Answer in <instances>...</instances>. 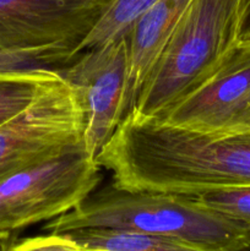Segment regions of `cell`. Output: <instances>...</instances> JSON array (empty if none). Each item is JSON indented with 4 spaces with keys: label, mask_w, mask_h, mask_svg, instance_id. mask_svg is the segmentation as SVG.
<instances>
[{
    "label": "cell",
    "mask_w": 250,
    "mask_h": 251,
    "mask_svg": "<svg viewBox=\"0 0 250 251\" xmlns=\"http://www.w3.org/2000/svg\"><path fill=\"white\" fill-rule=\"evenodd\" d=\"M87 228L166 235L212 251L250 250L249 225L183 194L132 193L110 186L44 226L54 234Z\"/></svg>",
    "instance_id": "1"
},
{
    "label": "cell",
    "mask_w": 250,
    "mask_h": 251,
    "mask_svg": "<svg viewBox=\"0 0 250 251\" xmlns=\"http://www.w3.org/2000/svg\"><path fill=\"white\" fill-rule=\"evenodd\" d=\"M240 43L239 0H190L130 112L161 118Z\"/></svg>",
    "instance_id": "2"
},
{
    "label": "cell",
    "mask_w": 250,
    "mask_h": 251,
    "mask_svg": "<svg viewBox=\"0 0 250 251\" xmlns=\"http://www.w3.org/2000/svg\"><path fill=\"white\" fill-rule=\"evenodd\" d=\"M100 169L82 141L0 179V242L77 207L100 184Z\"/></svg>",
    "instance_id": "3"
},
{
    "label": "cell",
    "mask_w": 250,
    "mask_h": 251,
    "mask_svg": "<svg viewBox=\"0 0 250 251\" xmlns=\"http://www.w3.org/2000/svg\"><path fill=\"white\" fill-rule=\"evenodd\" d=\"M83 132L80 98L58 74L29 107L0 126V179L80 144Z\"/></svg>",
    "instance_id": "4"
},
{
    "label": "cell",
    "mask_w": 250,
    "mask_h": 251,
    "mask_svg": "<svg viewBox=\"0 0 250 251\" xmlns=\"http://www.w3.org/2000/svg\"><path fill=\"white\" fill-rule=\"evenodd\" d=\"M127 37L86 49L58 71L76 91L85 113L83 144L96 158L125 115Z\"/></svg>",
    "instance_id": "5"
},
{
    "label": "cell",
    "mask_w": 250,
    "mask_h": 251,
    "mask_svg": "<svg viewBox=\"0 0 250 251\" xmlns=\"http://www.w3.org/2000/svg\"><path fill=\"white\" fill-rule=\"evenodd\" d=\"M109 1L0 0V50L68 47L76 54Z\"/></svg>",
    "instance_id": "6"
},
{
    "label": "cell",
    "mask_w": 250,
    "mask_h": 251,
    "mask_svg": "<svg viewBox=\"0 0 250 251\" xmlns=\"http://www.w3.org/2000/svg\"><path fill=\"white\" fill-rule=\"evenodd\" d=\"M250 114V43L240 42L222 65L158 119L201 131L243 127Z\"/></svg>",
    "instance_id": "7"
},
{
    "label": "cell",
    "mask_w": 250,
    "mask_h": 251,
    "mask_svg": "<svg viewBox=\"0 0 250 251\" xmlns=\"http://www.w3.org/2000/svg\"><path fill=\"white\" fill-rule=\"evenodd\" d=\"M190 0H158L127 33V85L125 114L132 109L152 68Z\"/></svg>",
    "instance_id": "8"
},
{
    "label": "cell",
    "mask_w": 250,
    "mask_h": 251,
    "mask_svg": "<svg viewBox=\"0 0 250 251\" xmlns=\"http://www.w3.org/2000/svg\"><path fill=\"white\" fill-rule=\"evenodd\" d=\"M66 234L81 250L102 251H212L195 244L166 237L108 228H87L71 230Z\"/></svg>",
    "instance_id": "9"
},
{
    "label": "cell",
    "mask_w": 250,
    "mask_h": 251,
    "mask_svg": "<svg viewBox=\"0 0 250 251\" xmlns=\"http://www.w3.org/2000/svg\"><path fill=\"white\" fill-rule=\"evenodd\" d=\"M158 0H110L76 54L95 48L119 37H126L135 22Z\"/></svg>",
    "instance_id": "10"
},
{
    "label": "cell",
    "mask_w": 250,
    "mask_h": 251,
    "mask_svg": "<svg viewBox=\"0 0 250 251\" xmlns=\"http://www.w3.org/2000/svg\"><path fill=\"white\" fill-rule=\"evenodd\" d=\"M55 70L0 75V126L29 107L43 86L56 76Z\"/></svg>",
    "instance_id": "11"
},
{
    "label": "cell",
    "mask_w": 250,
    "mask_h": 251,
    "mask_svg": "<svg viewBox=\"0 0 250 251\" xmlns=\"http://www.w3.org/2000/svg\"><path fill=\"white\" fill-rule=\"evenodd\" d=\"M76 54L68 47L0 50V75L36 73L65 68Z\"/></svg>",
    "instance_id": "12"
},
{
    "label": "cell",
    "mask_w": 250,
    "mask_h": 251,
    "mask_svg": "<svg viewBox=\"0 0 250 251\" xmlns=\"http://www.w3.org/2000/svg\"><path fill=\"white\" fill-rule=\"evenodd\" d=\"M195 198L201 205L250 226V185L216 189Z\"/></svg>",
    "instance_id": "13"
},
{
    "label": "cell",
    "mask_w": 250,
    "mask_h": 251,
    "mask_svg": "<svg viewBox=\"0 0 250 251\" xmlns=\"http://www.w3.org/2000/svg\"><path fill=\"white\" fill-rule=\"evenodd\" d=\"M78 245L66 234L49 233L43 237L28 238L5 251H80Z\"/></svg>",
    "instance_id": "14"
},
{
    "label": "cell",
    "mask_w": 250,
    "mask_h": 251,
    "mask_svg": "<svg viewBox=\"0 0 250 251\" xmlns=\"http://www.w3.org/2000/svg\"><path fill=\"white\" fill-rule=\"evenodd\" d=\"M240 42L250 43V0H239Z\"/></svg>",
    "instance_id": "15"
},
{
    "label": "cell",
    "mask_w": 250,
    "mask_h": 251,
    "mask_svg": "<svg viewBox=\"0 0 250 251\" xmlns=\"http://www.w3.org/2000/svg\"><path fill=\"white\" fill-rule=\"evenodd\" d=\"M245 126H250V114H249V117H248V120H247V124H245Z\"/></svg>",
    "instance_id": "16"
},
{
    "label": "cell",
    "mask_w": 250,
    "mask_h": 251,
    "mask_svg": "<svg viewBox=\"0 0 250 251\" xmlns=\"http://www.w3.org/2000/svg\"><path fill=\"white\" fill-rule=\"evenodd\" d=\"M80 251H102V250H80Z\"/></svg>",
    "instance_id": "17"
}]
</instances>
